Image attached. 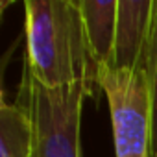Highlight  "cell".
<instances>
[{
  "label": "cell",
  "mask_w": 157,
  "mask_h": 157,
  "mask_svg": "<svg viewBox=\"0 0 157 157\" xmlns=\"http://www.w3.org/2000/svg\"><path fill=\"white\" fill-rule=\"evenodd\" d=\"M78 6L89 50L98 70L102 65H113L118 0H78Z\"/></svg>",
  "instance_id": "cell-5"
},
{
  "label": "cell",
  "mask_w": 157,
  "mask_h": 157,
  "mask_svg": "<svg viewBox=\"0 0 157 157\" xmlns=\"http://www.w3.org/2000/svg\"><path fill=\"white\" fill-rule=\"evenodd\" d=\"M87 96L85 83L61 89H46L22 68V82L17 96L32 120L30 157H83L82 153V111Z\"/></svg>",
  "instance_id": "cell-2"
},
{
  "label": "cell",
  "mask_w": 157,
  "mask_h": 157,
  "mask_svg": "<svg viewBox=\"0 0 157 157\" xmlns=\"http://www.w3.org/2000/svg\"><path fill=\"white\" fill-rule=\"evenodd\" d=\"M96 83L107 98L115 157H151V100L146 72L102 65Z\"/></svg>",
  "instance_id": "cell-3"
},
{
  "label": "cell",
  "mask_w": 157,
  "mask_h": 157,
  "mask_svg": "<svg viewBox=\"0 0 157 157\" xmlns=\"http://www.w3.org/2000/svg\"><path fill=\"white\" fill-rule=\"evenodd\" d=\"M153 24V0H118L113 65L120 70H144Z\"/></svg>",
  "instance_id": "cell-4"
},
{
  "label": "cell",
  "mask_w": 157,
  "mask_h": 157,
  "mask_svg": "<svg viewBox=\"0 0 157 157\" xmlns=\"http://www.w3.org/2000/svg\"><path fill=\"white\" fill-rule=\"evenodd\" d=\"M32 120L21 104L0 102V157L32 155Z\"/></svg>",
  "instance_id": "cell-6"
},
{
  "label": "cell",
  "mask_w": 157,
  "mask_h": 157,
  "mask_svg": "<svg viewBox=\"0 0 157 157\" xmlns=\"http://www.w3.org/2000/svg\"><path fill=\"white\" fill-rule=\"evenodd\" d=\"M151 100V157H157V0H153V24L144 67Z\"/></svg>",
  "instance_id": "cell-7"
},
{
  "label": "cell",
  "mask_w": 157,
  "mask_h": 157,
  "mask_svg": "<svg viewBox=\"0 0 157 157\" xmlns=\"http://www.w3.org/2000/svg\"><path fill=\"white\" fill-rule=\"evenodd\" d=\"M24 68L46 89L85 83L94 96L98 65L93 59L78 0H26Z\"/></svg>",
  "instance_id": "cell-1"
}]
</instances>
